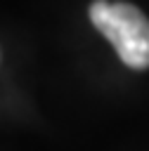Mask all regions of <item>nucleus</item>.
I'll use <instances>...</instances> for the list:
<instances>
[{"instance_id": "1", "label": "nucleus", "mask_w": 149, "mask_h": 151, "mask_svg": "<svg viewBox=\"0 0 149 151\" xmlns=\"http://www.w3.org/2000/svg\"><path fill=\"white\" fill-rule=\"evenodd\" d=\"M90 21L116 47L121 61L135 71L149 68V19L128 2L95 0Z\"/></svg>"}]
</instances>
